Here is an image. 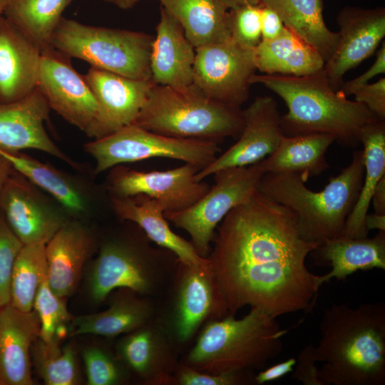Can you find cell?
<instances>
[{"mask_svg":"<svg viewBox=\"0 0 385 385\" xmlns=\"http://www.w3.org/2000/svg\"><path fill=\"white\" fill-rule=\"evenodd\" d=\"M317 246L294 212L257 191L219 224L207 258L230 313L249 306L277 318L314 307L318 275L306 258Z\"/></svg>","mask_w":385,"mask_h":385,"instance_id":"6da1fadb","label":"cell"},{"mask_svg":"<svg viewBox=\"0 0 385 385\" xmlns=\"http://www.w3.org/2000/svg\"><path fill=\"white\" fill-rule=\"evenodd\" d=\"M314 351L322 385L385 384V304H333L324 312Z\"/></svg>","mask_w":385,"mask_h":385,"instance_id":"7a4b0ae2","label":"cell"},{"mask_svg":"<svg viewBox=\"0 0 385 385\" xmlns=\"http://www.w3.org/2000/svg\"><path fill=\"white\" fill-rule=\"evenodd\" d=\"M250 83L264 85L286 103L288 111L281 116L285 136L325 133L344 147H354L360 129L379 120L364 104L334 90L323 69L304 76L255 73Z\"/></svg>","mask_w":385,"mask_h":385,"instance_id":"3957f363","label":"cell"},{"mask_svg":"<svg viewBox=\"0 0 385 385\" xmlns=\"http://www.w3.org/2000/svg\"><path fill=\"white\" fill-rule=\"evenodd\" d=\"M364 174L363 151L356 150L350 164L314 192L297 174L266 173L258 191L296 214L301 237L317 243L344 235L346 221L358 199Z\"/></svg>","mask_w":385,"mask_h":385,"instance_id":"277c9868","label":"cell"},{"mask_svg":"<svg viewBox=\"0 0 385 385\" xmlns=\"http://www.w3.org/2000/svg\"><path fill=\"white\" fill-rule=\"evenodd\" d=\"M287 332L275 317L257 308L239 319L229 314L207 322L180 361L214 374L260 371L280 355Z\"/></svg>","mask_w":385,"mask_h":385,"instance_id":"5b68a950","label":"cell"},{"mask_svg":"<svg viewBox=\"0 0 385 385\" xmlns=\"http://www.w3.org/2000/svg\"><path fill=\"white\" fill-rule=\"evenodd\" d=\"M133 124L169 137L219 143L240 135L243 115L240 107L211 98L193 83H154Z\"/></svg>","mask_w":385,"mask_h":385,"instance_id":"8992f818","label":"cell"},{"mask_svg":"<svg viewBox=\"0 0 385 385\" xmlns=\"http://www.w3.org/2000/svg\"><path fill=\"white\" fill-rule=\"evenodd\" d=\"M139 227L134 235L106 240L93 262L88 292L101 303L116 289L125 288L155 298L165 288L178 262L171 251L154 247Z\"/></svg>","mask_w":385,"mask_h":385,"instance_id":"52a82bcc","label":"cell"},{"mask_svg":"<svg viewBox=\"0 0 385 385\" xmlns=\"http://www.w3.org/2000/svg\"><path fill=\"white\" fill-rule=\"evenodd\" d=\"M153 41L144 32L91 26L63 17L52 36L51 47L91 67L150 80Z\"/></svg>","mask_w":385,"mask_h":385,"instance_id":"ba28073f","label":"cell"},{"mask_svg":"<svg viewBox=\"0 0 385 385\" xmlns=\"http://www.w3.org/2000/svg\"><path fill=\"white\" fill-rule=\"evenodd\" d=\"M160 295L155 318L180 352L207 322L232 314L208 258L199 264L178 261Z\"/></svg>","mask_w":385,"mask_h":385,"instance_id":"9c48e42d","label":"cell"},{"mask_svg":"<svg viewBox=\"0 0 385 385\" xmlns=\"http://www.w3.org/2000/svg\"><path fill=\"white\" fill-rule=\"evenodd\" d=\"M84 150L95 160L97 174L117 165L155 158L181 160L201 170L220 151L215 142L169 137L135 124L87 143Z\"/></svg>","mask_w":385,"mask_h":385,"instance_id":"30bf717a","label":"cell"},{"mask_svg":"<svg viewBox=\"0 0 385 385\" xmlns=\"http://www.w3.org/2000/svg\"><path fill=\"white\" fill-rule=\"evenodd\" d=\"M264 174L260 162L219 170L212 175L215 184L196 202L164 216L177 228L187 232L196 252L207 258L219 224L232 208L258 191Z\"/></svg>","mask_w":385,"mask_h":385,"instance_id":"8fae6325","label":"cell"},{"mask_svg":"<svg viewBox=\"0 0 385 385\" xmlns=\"http://www.w3.org/2000/svg\"><path fill=\"white\" fill-rule=\"evenodd\" d=\"M256 70L253 49L231 38L195 48L192 83L211 98L240 107Z\"/></svg>","mask_w":385,"mask_h":385,"instance_id":"7c38bea8","label":"cell"},{"mask_svg":"<svg viewBox=\"0 0 385 385\" xmlns=\"http://www.w3.org/2000/svg\"><path fill=\"white\" fill-rule=\"evenodd\" d=\"M68 58L53 47L41 51L36 88L51 109L88 135L98 116V104L84 76Z\"/></svg>","mask_w":385,"mask_h":385,"instance_id":"4fadbf2b","label":"cell"},{"mask_svg":"<svg viewBox=\"0 0 385 385\" xmlns=\"http://www.w3.org/2000/svg\"><path fill=\"white\" fill-rule=\"evenodd\" d=\"M111 169L108 177L111 196L145 195L158 200L165 208L164 213L190 207L210 188L204 180H195L200 169L190 163L164 171H140L123 165Z\"/></svg>","mask_w":385,"mask_h":385,"instance_id":"5bb4252c","label":"cell"},{"mask_svg":"<svg viewBox=\"0 0 385 385\" xmlns=\"http://www.w3.org/2000/svg\"><path fill=\"white\" fill-rule=\"evenodd\" d=\"M242 115L243 127L237 142L200 170L195 177L197 181H202L223 169L259 163L279 146L284 135L277 103L273 98H256L242 111Z\"/></svg>","mask_w":385,"mask_h":385,"instance_id":"9a60e30c","label":"cell"},{"mask_svg":"<svg viewBox=\"0 0 385 385\" xmlns=\"http://www.w3.org/2000/svg\"><path fill=\"white\" fill-rule=\"evenodd\" d=\"M0 210L24 245L46 244L68 221L34 184L15 169L1 192Z\"/></svg>","mask_w":385,"mask_h":385,"instance_id":"2e32d148","label":"cell"},{"mask_svg":"<svg viewBox=\"0 0 385 385\" xmlns=\"http://www.w3.org/2000/svg\"><path fill=\"white\" fill-rule=\"evenodd\" d=\"M339 38L323 70L337 91L346 72L371 56L385 36V9L345 7L337 15Z\"/></svg>","mask_w":385,"mask_h":385,"instance_id":"e0dca14e","label":"cell"},{"mask_svg":"<svg viewBox=\"0 0 385 385\" xmlns=\"http://www.w3.org/2000/svg\"><path fill=\"white\" fill-rule=\"evenodd\" d=\"M83 76L98 107L96 123L88 135L94 139L133 124L154 84L151 79L130 78L95 67Z\"/></svg>","mask_w":385,"mask_h":385,"instance_id":"ac0fdd59","label":"cell"},{"mask_svg":"<svg viewBox=\"0 0 385 385\" xmlns=\"http://www.w3.org/2000/svg\"><path fill=\"white\" fill-rule=\"evenodd\" d=\"M115 350L131 376L146 385H171L180 351L158 322L122 335Z\"/></svg>","mask_w":385,"mask_h":385,"instance_id":"d6986e66","label":"cell"},{"mask_svg":"<svg viewBox=\"0 0 385 385\" xmlns=\"http://www.w3.org/2000/svg\"><path fill=\"white\" fill-rule=\"evenodd\" d=\"M51 108L36 88L25 97L0 103V150L18 153L34 149L50 154L78 168L50 138L45 128Z\"/></svg>","mask_w":385,"mask_h":385,"instance_id":"ffe728a7","label":"cell"},{"mask_svg":"<svg viewBox=\"0 0 385 385\" xmlns=\"http://www.w3.org/2000/svg\"><path fill=\"white\" fill-rule=\"evenodd\" d=\"M34 309L21 311L11 304L0 308V385H32L31 347L39 337Z\"/></svg>","mask_w":385,"mask_h":385,"instance_id":"44dd1931","label":"cell"},{"mask_svg":"<svg viewBox=\"0 0 385 385\" xmlns=\"http://www.w3.org/2000/svg\"><path fill=\"white\" fill-rule=\"evenodd\" d=\"M41 51L0 16V103L21 99L37 87Z\"/></svg>","mask_w":385,"mask_h":385,"instance_id":"7402d4cb","label":"cell"},{"mask_svg":"<svg viewBox=\"0 0 385 385\" xmlns=\"http://www.w3.org/2000/svg\"><path fill=\"white\" fill-rule=\"evenodd\" d=\"M195 58V48L186 38L181 25L161 6L150 53L152 81L172 88L192 84Z\"/></svg>","mask_w":385,"mask_h":385,"instance_id":"603a6c76","label":"cell"},{"mask_svg":"<svg viewBox=\"0 0 385 385\" xmlns=\"http://www.w3.org/2000/svg\"><path fill=\"white\" fill-rule=\"evenodd\" d=\"M94 239L79 222L67 221L46 244L47 279L52 291L65 298L76 290Z\"/></svg>","mask_w":385,"mask_h":385,"instance_id":"cb8c5ba5","label":"cell"},{"mask_svg":"<svg viewBox=\"0 0 385 385\" xmlns=\"http://www.w3.org/2000/svg\"><path fill=\"white\" fill-rule=\"evenodd\" d=\"M115 290L106 309L73 318L71 337L93 334L113 338L142 327L155 318L154 298L125 288Z\"/></svg>","mask_w":385,"mask_h":385,"instance_id":"d4e9b609","label":"cell"},{"mask_svg":"<svg viewBox=\"0 0 385 385\" xmlns=\"http://www.w3.org/2000/svg\"><path fill=\"white\" fill-rule=\"evenodd\" d=\"M111 204L120 220L138 225L152 242L173 252L179 262L199 264L207 260L199 255L190 241L172 230L164 216L165 208L158 200L145 195H111Z\"/></svg>","mask_w":385,"mask_h":385,"instance_id":"484cf974","label":"cell"},{"mask_svg":"<svg viewBox=\"0 0 385 385\" xmlns=\"http://www.w3.org/2000/svg\"><path fill=\"white\" fill-rule=\"evenodd\" d=\"M318 265H329L332 270L319 276L317 285L320 287L332 278L345 279L358 270L374 268L385 270V231L371 238H354L341 236L327 240L311 252Z\"/></svg>","mask_w":385,"mask_h":385,"instance_id":"4316f807","label":"cell"},{"mask_svg":"<svg viewBox=\"0 0 385 385\" xmlns=\"http://www.w3.org/2000/svg\"><path fill=\"white\" fill-rule=\"evenodd\" d=\"M179 22L196 48L231 38L230 9L225 0H158Z\"/></svg>","mask_w":385,"mask_h":385,"instance_id":"83f0119b","label":"cell"},{"mask_svg":"<svg viewBox=\"0 0 385 385\" xmlns=\"http://www.w3.org/2000/svg\"><path fill=\"white\" fill-rule=\"evenodd\" d=\"M256 69L267 75L304 76L323 69L319 52L285 27L271 40H262L253 49Z\"/></svg>","mask_w":385,"mask_h":385,"instance_id":"f1b7e54d","label":"cell"},{"mask_svg":"<svg viewBox=\"0 0 385 385\" xmlns=\"http://www.w3.org/2000/svg\"><path fill=\"white\" fill-rule=\"evenodd\" d=\"M335 141L325 133L285 136L277 149L260 162L265 173H292L306 181L327 170L326 153Z\"/></svg>","mask_w":385,"mask_h":385,"instance_id":"f546056e","label":"cell"},{"mask_svg":"<svg viewBox=\"0 0 385 385\" xmlns=\"http://www.w3.org/2000/svg\"><path fill=\"white\" fill-rule=\"evenodd\" d=\"M358 138L363 145L364 174L358 199L346 221L343 235L354 238L367 237L365 217L376 186L385 176V121L376 120L366 124L360 129Z\"/></svg>","mask_w":385,"mask_h":385,"instance_id":"4dcf8cb0","label":"cell"},{"mask_svg":"<svg viewBox=\"0 0 385 385\" xmlns=\"http://www.w3.org/2000/svg\"><path fill=\"white\" fill-rule=\"evenodd\" d=\"M277 13L287 29L316 49L326 63L333 55L339 34L327 26L322 0H260Z\"/></svg>","mask_w":385,"mask_h":385,"instance_id":"1f68e13d","label":"cell"},{"mask_svg":"<svg viewBox=\"0 0 385 385\" xmlns=\"http://www.w3.org/2000/svg\"><path fill=\"white\" fill-rule=\"evenodd\" d=\"M0 154L29 182L48 192L66 212L77 217L87 210L88 202L81 189L58 170L21 152L0 150Z\"/></svg>","mask_w":385,"mask_h":385,"instance_id":"d6a6232c","label":"cell"},{"mask_svg":"<svg viewBox=\"0 0 385 385\" xmlns=\"http://www.w3.org/2000/svg\"><path fill=\"white\" fill-rule=\"evenodd\" d=\"M73 0H9L3 15L41 51L51 47L53 32Z\"/></svg>","mask_w":385,"mask_h":385,"instance_id":"836d02e7","label":"cell"},{"mask_svg":"<svg viewBox=\"0 0 385 385\" xmlns=\"http://www.w3.org/2000/svg\"><path fill=\"white\" fill-rule=\"evenodd\" d=\"M46 275V244L24 245L11 272L9 304L23 312L33 310L36 294Z\"/></svg>","mask_w":385,"mask_h":385,"instance_id":"e575fe53","label":"cell"},{"mask_svg":"<svg viewBox=\"0 0 385 385\" xmlns=\"http://www.w3.org/2000/svg\"><path fill=\"white\" fill-rule=\"evenodd\" d=\"M36 371L47 385H76L80 381L76 353L71 344L45 342L38 337L31 347Z\"/></svg>","mask_w":385,"mask_h":385,"instance_id":"d590c367","label":"cell"},{"mask_svg":"<svg viewBox=\"0 0 385 385\" xmlns=\"http://www.w3.org/2000/svg\"><path fill=\"white\" fill-rule=\"evenodd\" d=\"M63 299L52 291L46 275L38 290L33 308L40 322L38 337L45 342H61L70 334L73 317Z\"/></svg>","mask_w":385,"mask_h":385,"instance_id":"8d00e7d4","label":"cell"},{"mask_svg":"<svg viewBox=\"0 0 385 385\" xmlns=\"http://www.w3.org/2000/svg\"><path fill=\"white\" fill-rule=\"evenodd\" d=\"M88 385H120L131 378L115 350L112 353L99 346H90L82 353Z\"/></svg>","mask_w":385,"mask_h":385,"instance_id":"74e56055","label":"cell"},{"mask_svg":"<svg viewBox=\"0 0 385 385\" xmlns=\"http://www.w3.org/2000/svg\"><path fill=\"white\" fill-rule=\"evenodd\" d=\"M231 38L254 49L262 41L261 4H246L230 9Z\"/></svg>","mask_w":385,"mask_h":385,"instance_id":"f35d334b","label":"cell"},{"mask_svg":"<svg viewBox=\"0 0 385 385\" xmlns=\"http://www.w3.org/2000/svg\"><path fill=\"white\" fill-rule=\"evenodd\" d=\"M252 371L214 374L197 370L180 361L171 385H250L255 384Z\"/></svg>","mask_w":385,"mask_h":385,"instance_id":"ab89813d","label":"cell"},{"mask_svg":"<svg viewBox=\"0 0 385 385\" xmlns=\"http://www.w3.org/2000/svg\"><path fill=\"white\" fill-rule=\"evenodd\" d=\"M23 245L0 210V308L10 303L11 272Z\"/></svg>","mask_w":385,"mask_h":385,"instance_id":"60d3db41","label":"cell"},{"mask_svg":"<svg viewBox=\"0 0 385 385\" xmlns=\"http://www.w3.org/2000/svg\"><path fill=\"white\" fill-rule=\"evenodd\" d=\"M354 101L364 104L378 119L385 120V78L357 88Z\"/></svg>","mask_w":385,"mask_h":385,"instance_id":"b9f144b4","label":"cell"},{"mask_svg":"<svg viewBox=\"0 0 385 385\" xmlns=\"http://www.w3.org/2000/svg\"><path fill=\"white\" fill-rule=\"evenodd\" d=\"M292 378L304 385H322L319 378L318 362L314 346L307 345L299 353L296 359Z\"/></svg>","mask_w":385,"mask_h":385,"instance_id":"7bdbcfd3","label":"cell"},{"mask_svg":"<svg viewBox=\"0 0 385 385\" xmlns=\"http://www.w3.org/2000/svg\"><path fill=\"white\" fill-rule=\"evenodd\" d=\"M381 48L376 52V59L371 66L366 72L351 81L343 82L339 88L346 97L352 95L359 87L369 83L375 76L385 73V42H382Z\"/></svg>","mask_w":385,"mask_h":385,"instance_id":"ee69618b","label":"cell"},{"mask_svg":"<svg viewBox=\"0 0 385 385\" xmlns=\"http://www.w3.org/2000/svg\"><path fill=\"white\" fill-rule=\"evenodd\" d=\"M284 29L285 26L277 13L261 4L262 40L273 39L279 36Z\"/></svg>","mask_w":385,"mask_h":385,"instance_id":"f6af8a7d","label":"cell"},{"mask_svg":"<svg viewBox=\"0 0 385 385\" xmlns=\"http://www.w3.org/2000/svg\"><path fill=\"white\" fill-rule=\"evenodd\" d=\"M296 363V359L294 357H291L266 369H263L260 370L257 374H255V384H264L284 376L287 374L293 371Z\"/></svg>","mask_w":385,"mask_h":385,"instance_id":"bcb514c9","label":"cell"},{"mask_svg":"<svg viewBox=\"0 0 385 385\" xmlns=\"http://www.w3.org/2000/svg\"><path fill=\"white\" fill-rule=\"evenodd\" d=\"M371 202H372L375 212L385 215V176L376 186Z\"/></svg>","mask_w":385,"mask_h":385,"instance_id":"7dc6e473","label":"cell"},{"mask_svg":"<svg viewBox=\"0 0 385 385\" xmlns=\"http://www.w3.org/2000/svg\"><path fill=\"white\" fill-rule=\"evenodd\" d=\"M365 225L366 229L385 231V215L374 213L368 214L365 217Z\"/></svg>","mask_w":385,"mask_h":385,"instance_id":"c3c4849f","label":"cell"},{"mask_svg":"<svg viewBox=\"0 0 385 385\" xmlns=\"http://www.w3.org/2000/svg\"><path fill=\"white\" fill-rule=\"evenodd\" d=\"M14 170V168L10 162L0 154V197L6 182Z\"/></svg>","mask_w":385,"mask_h":385,"instance_id":"681fc988","label":"cell"},{"mask_svg":"<svg viewBox=\"0 0 385 385\" xmlns=\"http://www.w3.org/2000/svg\"><path fill=\"white\" fill-rule=\"evenodd\" d=\"M121 9H130L141 0H102Z\"/></svg>","mask_w":385,"mask_h":385,"instance_id":"f907efd6","label":"cell"},{"mask_svg":"<svg viewBox=\"0 0 385 385\" xmlns=\"http://www.w3.org/2000/svg\"><path fill=\"white\" fill-rule=\"evenodd\" d=\"M230 6L231 9H235L238 6L246 4H258L260 3V0H225Z\"/></svg>","mask_w":385,"mask_h":385,"instance_id":"816d5d0a","label":"cell"},{"mask_svg":"<svg viewBox=\"0 0 385 385\" xmlns=\"http://www.w3.org/2000/svg\"><path fill=\"white\" fill-rule=\"evenodd\" d=\"M9 0H0V16L3 14L5 6Z\"/></svg>","mask_w":385,"mask_h":385,"instance_id":"f5cc1de1","label":"cell"}]
</instances>
